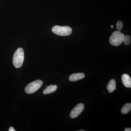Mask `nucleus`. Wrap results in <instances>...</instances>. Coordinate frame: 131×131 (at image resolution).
<instances>
[{"label":"nucleus","instance_id":"nucleus-3","mask_svg":"<svg viewBox=\"0 0 131 131\" xmlns=\"http://www.w3.org/2000/svg\"><path fill=\"white\" fill-rule=\"evenodd\" d=\"M124 36L119 31H115L110 36L109 42L113 46H118L123 42Z\"/></svg>","mask_w":131,"mask_h":131},{"label":"nucleus","instance_id":"nucleus-13","mask_svg":"<svg viewBox=\"0 0 131 131\" xmlns=\"http://www.w3.org/2000/svg\"><path fill=\"white\" fill-rule=\"evenodd\" d=\"M9 131H15V130L13 127H10L9 128Z\"/></svg>","mask_w":131,"mask_h":131},{"label":"nucleus","instance_id":"nucleus-9","mask_svg":"<svg viewBox=\"0 0 131 131\" xmlns=\"http://www.w3.org/2000/svg\"><path fill=\"white\" fill-rule=\"evenodd\" d=\"M57 89V86L56 85H50L49 86L46 87V88L44 90L43 94L45 95L51 94L56 91Z\"/></svg>","mask_w":131,"mask_h":131},{"label":"nucleus","instance_id":"nucleus-16","mask_svg":"<svg viewBox=\"0 0 131 131\" xmlns=\"http://www.w3.org/2000/svg\"><path fill=\"white\" fill-rule=\"evenodd\" d=\"M111 28H113V26L111 25Z\"/></svg>","mask_w":131,"mask_h":131},{"label":"nucleus","instance_id":"nucleus-14","mask_svg":"<svg viewBox=\"0 0 131 131\" xmlns=\"http://www.w3.org/2000/svg\"><path fill=\"white\" fill-rule=\"evenodd\" d=\"M131 128H129V127H127L125 129V131H131Z\"/></svg>","mask_w":131,"mask_h":131},{"label":"nucleus","instance_id":"nucleus-7","mask_svg":"<svg viewBox=\"0 0 131 131\" xmlns=\"http://www.w3.org/2000/svg\"><path fill=\"white\" fill-rule=\"evenodd\" d=\"M122 83L124 86L127 88H131V79L129 75L123 74L121 77Z\"/></svg>","mask_w":131,"mask_h":131},{"label":"nucleus","instance_id":"nucleus-4","mask_svg":"<svg viewBox=\"0 0 131 131\" xmlns=\"http://www.w3.org/2000/svg\"><path fill=\"white\" fill-rule=\"evenodd\" d=\"M42 80H37L29 83L25 88V92L27 94L34 93L39 89L43 84Z\"/></svg>","mask_w":131,"mask_h":131},{"label":"nucleus","instance_id":"nucleus-1","mask_svg":"<svg viewBox=\"0 0 131 131\" xmlns=\"http://www.w3.org/2000/svg\"><path fill=\"white\" fill-rule=\"evenodd\" d=\"M24 58V50L21 48H18L15 52L13 57V63L15 68H20L22 66Z\"/></svg>","mask_w":131,"mask_h":131},{"label":"nucleus","instance_id":"nucleus-2","mask_svg":"<svg viewBox=\"0 0 131 131\" xmlns=\"http://www.w3.org/2000/svg\"><path fill=\"white\" fill-rule=\"evenodd\" d=\"M52 31L57 35L61 36H67L71 34L72 30L70 27L68 26H61L57 25L52 27Z\"/></svg>","mask_w":131,"mask_h":131},{"label":"nucleus","instance_id":"nucleus-8","mask_svg":"<svg viewBox=\"0 0 131 131\" xmlns=\"http://www.w3.org/2000/svg\"><path fill=\"white\" fill-rule=\"evenodd\" d=\"M107 89L110 93H112L116 90V81L114 79L110 80L107 86Z\"/></svg>","mask_w":131,"mask_h":131},{"label":"nucleus","instance_id":"nucleus-6","mask_svg":"<svg viewBox=\"0 0 131 131\" xmlns=\"http://www.w3.org/2000/svg\"><path fill=\"white\" fill-rule=\"evenodd\" d=\"M85 74L82 73H74L70 75L69 80L71 82H75L83 79Z\"/></svg>","mask_w":131,"mask_h":131},{"label":"nucleus","instance_id":"nucleus-10","mask_svg":"<svg viewBox=\"0 0 131 131\" xmlns=\"http://www.w3.org/2000/svg\"><path fill=\"white\" fill-rule=\"evenodd\" d=\"M131 109V104L130 103H127L125 104L122 107L121 112L124 114H127L130 111Z\"/></svg>","mask_w":131,"mask_h":131},{"label":"nucleus","instance_id":"nucleus-5","mask_svg":"<svg viewBox=\"0 0 131 131\" xmlns=\"http://www.w3.org/2000/svg\"><path fill=\"white\" fill-rule=\"evenodd\" d=\"M84 109V105L83 103H80L77 105L71 110L70 116L72 118H74L78 117L81 114Z\"/></svg>","mask_w":131,"mask_h":131},{"label":"nucleus","instance_id":"nucleus-11","mask_svg":"<svg viewBox=\"0 0 131 131\" xmlns=\"http://www.w3.org/2000/svg\"><path fill=\"white\" fill-rule=\"evenodd\" d=\"M131 39L130 36L129 35H126L124 36L123 42H124V44L126 45H129L130 43Z\"/></svg>","mask_w":131,"mask_h":131},{"label":"nucleus","instance_id":"nucleus-12","mask_svg":"<svg viewBox=\"0 0 131 131\" xmlns=\"http://www.w3.org/2000/svg\"><path fill=\"white\" fill-rule=\"evenodd\" d=\"M123 27V24L121 21H117V24H116V27L117 30H121L122 29Z\"/></svg>","mask_w":131,"mask_h":131},{"label":"nucleus","instance_id":"nucleus-15","mask_svg":"<svg viewBox=\"0 0 131 131\" xmlns=\"http://www.w3.org/2000/svg\"><path fill=\"white\" fill-rule=\"evenodd\" d=\"M78 131H85V130H78Z\"/></svg>","mask_w":131,"mask_h":131}]
</instances>
